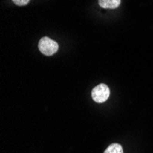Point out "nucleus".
Masks as SVG:
<instances>
[{
	"instance_id": "obj_2",
	"label": "nucleus",
	"mask_w": 153,
	"mask_h": 153,
	"mask_svg": "<svg viewBox=\"0 0 153 153\" xmlns=\"http://www.w3.org/2000/svg\"><path fill=\"white\" fill-rule=\"evenodd\" d=\"M110 95V90L108 86L105 83H101L95 86L92 91V97L96 103H104L105 102Z\"/></svg>"
},
{
	"instance_id": "obj_5",
	"label": "nucleus",
	"mask_w": 153,
	"mask_h": 153,
	"mask_svg": "<svg viewBox=\"0 0 153 153\" xmlns=\"http://www.w3.org/2000/svg\"><path fill=\"white\" fill-rule=\"evenodd\" d=\"M12 1L17 6H26V5L29 4L30 0H12Z\"/></svg>"
},
{
	"instance_id": "obj_4",
	"label": "nucleus",
	"mask_w": 153,
	"mask_h": 153,
	"mask_svg": "<svg viewBox=\"0 0 153 153\" xmlns=\"http://www.w3.org/2000/svg\"><path fill=\"white\" fill-rule=\"evenodd\" d=\"M104 153H124L123 148L118 143H113L107 147Z\"/></svg>"
},
{
	"instance_id": "obj_3",
	"label": "nucleus",
	"mask_w": 153,
	"mask_h": 153,
	"mask_svg": "<svg viewBox=\"0 0 153 153\" xmlns=\"http://www.w3.org/2000/svg\"><path fill=\"white\" fill-rule=\"evenodd\" d=\"M121 0H98V4L103 8L115 9L119 7Z\"/></svg>"
},
{
	"instance_id": "obj_1",
	"label": "nucleus",
	"mask_w": 153,
	"mask_h": 153,
	"mask_svg": "<svg viewBox=\"0 0 153 153\" xmlns=\"http://www.w3.org/2000/svg\"><path fill=\"white\" fill-rule=\"evenodd\" d=\"M59 49V45L55 40L48 38L43 37L39 39V50L40 52L46 55V56H51L55 52H57Z\"/></svg>"
}]
</instances>
